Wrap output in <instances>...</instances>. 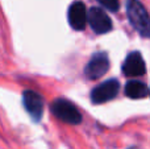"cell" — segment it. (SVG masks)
<instances>
[{
  "mask_svg": "<svg viewBox=\"0 0 150 149\" xmlns=\"http://www.w3.org/2000/svg\"><path fill=\"white\" fill-rule=\"evenodd\" d=\"M127 15L129 23L142 37H150V15L140 0H128Z\"/></svg>",
  "mask_w": 150,
  "mask_h": 149,
  "instance_id": "1",
  "label": "cell"
},
{
  "mask_svg": "<svg viewBox=\"0 0 150 149\" xmlns=\"http://www.w3.org/2000/svg\"><path fill=\"white\" fill-rule=\"evenodd\" d=\"M50 110H52L53 115L63 123L71 124V126H76V124L82 123V115L76 108V106L65 98L55 99L50 106Z\"/></svg>",
  "mask_w": 150,
  "mask_h": 149,
  "instance_id": "2",
  "label": "cell"
},
{
  "mask_svg": "<svg viewBox=\"0 0 150 149\" xmlns=\"http://www.w3.org/2000/svg\"><path fill=\"white\" fill-rule=\"evenodd\" d=\"M119 81L117 79H108V81L103 82L101 84H99L98 87H95L91 91V100L95 104L105 103L108 100H112L113 98H116V95L119 94Z\"/></svg>",
  "mask_w": 150,
  "mask_h": 149,
  "instance_id": "3",
  "label": "cell"
},
{
  "mask_svg": "<svg viewBox=\"0 0 150 149\" xmlns=\"http://www.w3.org/2000/svg\"><path fill=\"white\" fill-rule=\"evenodd\" d=\"M109 69V60L107 53H96L88 61L84 67V75L87 79H98L103 77Z\"/></svg>",
  "mask_w": 150,
  "mask_h": 149,
  "instance_id": "4",
  "label": "cell"
},
{
  "mask_svg": "<svg viewBox=\"0 0 150 149\" xmlns=\"http://www.w3.org/2000/svg\"><path fill=\"white\" fill-rule=\"evenodd\" d=\"M23 103L29 116L34 121H40L44 114V99L41 95L33 90H25L23 94Z\"/></svg>",
  "mask_w": 150,
  "mask_h": 149,
  "instance_id": "5",
  "label": "cell"
},
{
  "mask_svg": "<svg viewBox=\"0 0 150 149\" xmlns=\"http://www.w3.org/2000/svg\"><path fill=\"white\" fill-rule=\"evenodd\" d=\"M88 24L91 25L92 31L98 34L108 33L112 29L111 18L101 8L93 7L88 11Z\"/></svg>",
  "mask_w": 150,
  "mask_h": 149,
  "instance_id": "6",
  "label": "cell"
},
{
  "mask_svg": "<svg viewBox=\"0 0 150 149\" xmlns=\"http://www.w3.org/2000/svg\"><path fill=\"white\" fill-rule=\"evenodd\" d=\"M146 71L145 61L140 52H132L125 58L122 65V73L127 77H141Z\"/></svg>",
  "mask_w": 150,
  "mask_h": 149,
  "instance_id": "7",
  "label": "cell"
},
{
  "mask_svg": "<svg viewBox=\"0 0 150 149\" xmlns=\"http://www.w3.org/2000/svg\"><path fill=\"white\" fill-rule=\"evenodd\" d=\"M67 17L71 28L75 31H83L88 21V12L86 11L84 4L80 1L73 3L69 8Z\"/></svg>",
  "mask_w": 150,
  "mask_h": 149,
  "instance_id": "8",
  "label": "cell"
},
{
  "mask_svg": "<svg viewBox=\"0 0 150 149\" xmlns=\"http://www.w3.org/2000/svg\"><path fill=\"white\" fill-rule=\"evenodd\" d=\"M125 95L129 96L130 99H142L148 95L149 90L145 86V83L138 81H129L125 84Z\"/></svg>",
  "mask_w": 150,
  "mask_h": 149,
  "instance_id": "9",
  "label": "cell"
},
{
  "mask_svg": "<svg viewBox=\"0 0 150 149\" xmlns=\"http://www.w3.org/2000/svg\"><path fill=\"white\" fill-rule=\"evenodd\" d=\"M98 1L111 12H117L120 8V0H98Z\"/></svg>",
  "mask_w": 150,
  "mask_h": 149,
  "instance_id": "10",
  "label": "cell"
},
{
  "mask_svg": "<svg viewBox=\"0 0 150 149\" xmlns=\"http://www.w3.org/2000/svg\"><path fill=\"white\" fill-rule=\"evenodd\" d=\"M129 149H137V148H134V147H132V148H129Z\"/></svg>",
  "mask_w": 150,
  "mask_h": 149,
  "instance_id": "11",
  "label": "cell"
}]
</instances>
